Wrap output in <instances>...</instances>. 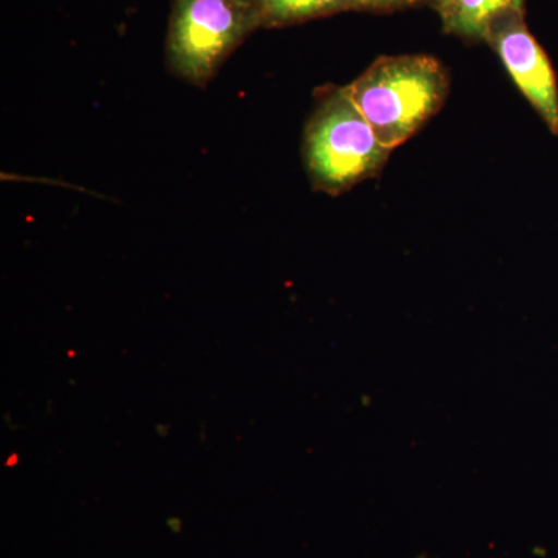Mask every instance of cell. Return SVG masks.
Returning a JSON list of instances; mask_svg holds the SVG:
<instances>
[{"label": "cell", "instance_id": "obj_1", "mask_svg": "<svg viewBox=\"0 0 558 558\" xmlns=\"http://www.w3.org/2000/svg\"><path fill=\"white\" fill-rule=\"evenodd\" d=\"M347 89L381 145L395 150L439 112L450 80L435 57L398 54L377 58Z\"/></svg>", "mask_w": 558, "mask_h": 558}, {"label": "cell", "instance_id": "obj_2", "mask_svg": "<svg viewBox=\"0 0 558 558\" xmlns=\"http://www.w3.org/2000/svg\"><path fill=\"white\" fill-rule=\"evenodd\" d=\"M303 153L312 189L340 196L379 174L392 150L381 145L343 86L319 100L304 131Z\"/></svg>", "mask_w": 558, "mask_h": 558}, {"label": "cell", "instance_id": "obj_3", "mask_svg": "<svg viewBox=\"0 0 558 558\" xmlns=\"http://www.w3.org/2000/svg\"><path fill=\"white\" fill-rule=\"evenodd\" d=\"M259 28L247 0H172L165 44L168 69L186 83L205 87Z\"/></svg>", "mask_w": 558, "mask_h": 558}, {"label": "cell", "instance_id": "obj_4", "mask_svg": "<svg viewBox=\"0 0 558 558\" xmlns=\"http://www.w3.org/2000/svg\"><path fill=\"white\" fill-rule=\"evenodd\" d=\"M488 46L543 123L558 135V81L548 53L529 31L524 13H509L488 27Z\"/></svg>", "mask_w": 558, "mask_h": 558}, {"label": "cell", "instance_id": "obj_5", "mask_svg": "<svg viewBox=\"0 0 558 558\" xmlns=\"http://www.w3.org/2000/svg\"><path fill=\"white\" fill-rule=\"evenodd\" d=\"M526 0H444L436 9L444 32L465 40L486 39L488 27L509 13H524Z\"/></svg>", "mask_w": 558, "mask_h": 558}, {"label": "cell", "instance_id": "obj_6", "mask_svg": "<svg viewBox=\"0 0 558 558\" xmlns=\"http://www.w3.org/2000/svg\"><path fill=\"white\" fill-rule=\"evenodd\" d=\"M260 28H284L352 11L349 0H247Z\"/></svg>", "mask_w": 558, "mask_h": 558}, {"label": "cell", "instance_id": "obj_7", "mask_svg": "<svg viewBox=\"0 0 558 558\" xmlns=\"http://www.w3.org/2000/svg\"><path fill=\"white\" fill-rule=\"evenodd\" d=\"M352 11H371V13H391L421 5L422 0H349Z\"/></svg>", "mask_w": 558, "mask_h": 558}, {"label": "cell", "instance_id": "obj_8", "mask_svg": "<svg viewBox=\"0 0 558 558\" xmlns=\"http://www.w3.org/2000/svg\"><path fill=\"white\" fill-rule=\"evenodd\" d=\"M168 526L172 529L174 532H179L182 529V521L180 520H170L168 521Z\"/></svg>", "mask_w": 558, "mask_h": 558}, {"label": "cell", "instance_id": "obj_9", "mask_svg": "<svg viewBox=\"0 0 558 558\" xmlns=\"http://www.w3.org/2000/svg\"><path fill=\"white\" fill-rule=\"evenodd\" d=\"M442 2L444 0H422V3H427V5L432 7L433 10L438 9Z\"/></svg>", "mask_w": 558, "mask_h": 558}]
</instances>
